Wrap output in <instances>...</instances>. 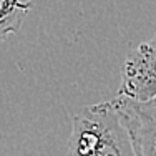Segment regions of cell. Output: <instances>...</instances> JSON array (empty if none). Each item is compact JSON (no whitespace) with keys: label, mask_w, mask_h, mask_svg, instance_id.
Returning a JSON list of instances; mask_svg holds the SVG:
<instances>
[{"label":"cell","mask_w":156,"mask_h":156,"mask_svg":"<svg viewBox=\"0 0 156 156\" xmlns=\"http://www.w3.org/2000/svg\"><path fill=\"white\" fill-rule=\"evenodd\" d=\"M0 5H2V0H0Z\"/></svg>","instance_id":"cell-5"},{"label":"cell","mask_w":156,"mask_h":156,"mask_svg":"<svg viewBox=\"0 0 156 156\" xmlns=\"http://www.w3.org/2000/svg\"><path fill=\"white\" fill-rule=\"evenodd\" d=\"M113 105L131 138L136 156H156V98L133 101L116 95Z\"/></svg>","instance_id":"cell-3"},{"label":"cell","mask_w":156,"mask_h":156,"mask_svg":"<svg viewBox=\"0 0 156 156\" xmlns=\"http://www.w3.org/2000/svg\"><path fill=\"white\" fill-rule=\"evenodd\" d=\"M68 156H136L113 100L85 106L73 116Z\"/></svg>","instance_id":"cell-1"},{"label":"cell","mask_w":156,"mask_h":156,"mask_svg":"<svg viewBox=\"0 0 156 156\" xmlns=\"http://www.w3.org/2000/svg\"><path fill=\"white\" fill-rule=\"evenodd\" d=\"M33 0H2L0 5V42L17 32Z\"/></svg>","instance_id":"cell-4"},{"label":"cell","mask_w":156,"mask_h":156,"mask_svg":"<svg viewBox=\"0 0 156 156\" xmlns=\"http://www.w3.org/2000/svg\"><path fill=\"white\" fill-rule=\"evenodd\" d=\"M118 96L133 101H150L156 98V35L140 43L126 57L121 66Z\"/></svg>","instance_id":"cell-2"}]
</instances>
